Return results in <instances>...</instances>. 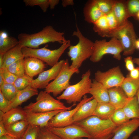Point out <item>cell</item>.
I'll use <instances>...</instances> for the list:
<instances>
[{
	"instance_id": "cell-49",
	"label": "cell",
	"mask_w": 139,
	"mask_h": 139,
	"mask_svg": "<svg viewBox=\"0 0 139 139\" xmlns=\"http://www.w3.org/2000/svg\"><path fill=\"white\" fill-rule=\"evenodd\" d=\"M4 54L0 53V68H1L3 63V56Z\"/></svg>"
},
{
	"instance_id": "cell-9",
	"label": "cell",
	"mask_w": 139,
	"mask_h": 139,
	"mask_svg": "<svg viewBox=\"0 0 139 139\" xmlns=\"http://www.w3.org/2000/svg\"><path fill=\"white\" fill-rule=\"evenodd\" d=\"M79 72V69L70 68L68 60L66 59L59 74L49 83L45 89V91L49 93H52L54 97L57 96L70 85L69 81L72 75Z\"/></svg>"
},
{
	"instance_id": "cell-26",
	"label": "cell",
	"mask_w": 139,
	"mask_h": 139,
	"mask_svg": "<svg viewBox=\"0 0 139 139\" xmlns=\"http://www.w3.org/2000/svg\"><path fill=\"white\" fill-rule=\"evenodd\" d=\"M120 86L129 98L133 97L139 89V78L133 79L127 75Z\"/></svg>"
},
{
	"instance_id": "cell-20",
	"label": "cell",
	"mask_w": 139,
	"mask_h": 139,
	"mask_svg": "<svg viewBox=\"0 0 139 139\" xmlns=\"http://www.w3.org/2000/svg\"><path fill=\"white\" fill-rule=\"evenodd\" d=\"M97 103L96 100L93 99L83 104L74 115L73 118V123L93 115Z\"/></svg>"
},
{
	"instance_id": "cell-8",
	"label": "cell",
	"mask_w": 139,
	"mask_h": 139,
	"mask_svg": "<svg viewBox=\"0 0 139 139\" xmlns=\"http://www.w3.org/2000/svg\"><path fill=\"white\" fill-rule=\"evenodd\" d=\"M123 50L121 43L115 38H111L108 41L105 39L96 40L93 42V52L90 60L93 62H98L104 55L110 54L115 59L120 60L121 58V53Z\"/></svg>"
},
{
	"instance_id": "cell-10",
	"label": "cell",
	"mask_w": 139,
	"mask_h": 139,
	"mask_svg": "<svg viewBox=\"0 0 139 139\" xmlns=\"http://www.w3.org/2000/svg\"><path fill=\"white\" fill-rule=\"evenodd\" d=\"M95 79L108 89L120 86L125 77L119 66L102 72L97 71L95 73Z\"/></svg>"
},
{
	"instance_id": "cell-4",
	"label": "cell",
	"mask_w": 139,
	"mask_h": 139,
	"mask_svg": "<svg viewBox=\"0 0 139 139\" xmlns=\"http://www.w3.org/2000/svg\"><path fill=\"white\" fill-rule=\"evenodd\" d=\"M74 104L67 107L59 100L54 98L49 93L41 91L38 93L35 102H31L23 108L26 112H48L55 110L66 111L72 109Z\"/></svg>"
},
{
	"instance_id": "cell-56",
	"label": "cell",
	"mask_w": 139,
	"mask_h": 139,
	"mask_svg": "<svg viewBox=\"0 0 139 139\" xmlns=\"http://www.w3.org/2000/svg\"><path fill=\"white\" fill-rule=\"evenodd\" d=\"M132 139H139V137L138 136L135 135L133 137Z\"/></svg>"
},
{
	"instance_id": "cell-25",
	"label": "cell",
	"mask_w": 139,
	"mask_h": 139,
	"mask_svg": "<svg viewBox=\"0 0 139 139\" xmlns=\"http://www.w3.org/2000/svg\"><path fill=\"white\" fill-rule=\"evenodd\" d=\"M19 44L18 39L9 36L5 31H0V53L4 54Z\"/></svg>"
},
{
	"instance_id": "cell-1",
	"label": "cell",
	"mask_w": 139,
	"mask_h": 139,
	"mask_svg": "<svg viewBox=\"0 0 139 139\" xmlns=\"http://www.w3.org/2000/svg\"><path fill=\"white\" fill-rule=\"evenodd\" d=\"M64 33L56 31L51 25H47L38 32L33 34L21 33L18 37L19 44L22 47L38 49L39 46L49 42H57L61 44L67 40Z\"/></svg>"
},
{
	"instance_id": "cell-31",
	"label": "cell",
	"mask_w": 139,
	"mask_h": 139,
	"mask_svg": "<svg viewBox=\"0 0 139 139\" xmlns=\"http://www.w3.org/2000/svg\"><path fill=\"white\" fill-rule=\"evenodd\" d=\"M0 91L5 98L10 101L14 98L19 91L13 84L5 83L0 86Z\"/></svg>"
},
{
	"instance_id": "cell-17",
	"label": "cell",
	"mask_w": 139,
	"mask_h": 139,
	"mask_svg": "<svg viewBox=\"0 0 139 139\" xmlns=\"http://www.w3.org/2000/svg\"><path fill=\"white\" fill-rule=\"evenodd\" d=\"M24 64L25 73L32 78L43 71L46 67L43 61L33 57H24Z\"/></svg>"
},
{
	"instance_id": "cell-13",
	"label": "cell",
	"mask_w": 139,
	"mask_h": 139,
	"mask_svg": "<svg viewBox=\"0 0 139 139\" xmlns=\"http://www.w3.org/2000/svg\"><path fill=\"white\" fill-rule=\"evenodd\" d=\"M65 60L58 62L51 68L41 72L38 77L33 80L30 85L37 89H45L51 80H54L59 74Z\"/></svg>"
},
{
	"instance_id": "cell-54",
	"label": "cell",
	"mask_w": 139,
	"mask_h": 139,
	"mask_svg": "<svg viewBox=\"0 0 139 139\" xmlns=\"http://www.w3.org/2000/svg\"><path fill=\"white\" fill-rule=\"evenodd\" d=\"M136 96V97L138 102L139 106V89L138 91Z\"/></svg>"
},
{
	"instance_id": "cell-36",
	"label": "cell",
	"mask_w": 139,
	"mask_h": 139,
	"mask_svg": "<svg viewBox=\"0 0 139 139\" xmlns=\"http://www.w3.org/2000/svg\"><path fill=\"white\" fill-rule=\"evenodd\" d=\"M37 139H62L47 127H39Z\"/></svg>"
},
{
	"instance_id": "cell-44",
	"label": "cell",
	"mask_w": 139,
	"mask_h": 139,
	"mask_svg": "<svg viewBox=\"0 0 139 139\" xmlns=\"http://www.w3.org/2000/svg\"><path fill=\"white\" fill-rule=\"evenodd\" d=\"M129 77L133 79H137L139 78V67L135 68L129 72L128 75Z\"/></svg>"
},
{
	"instance_id": "cell-50",
	"label": "cell",
	"mask_w": 139,
	"mask_h": 139,
	"mask_svg": "<svg viewBox=\"0 0 139 139\" xmlns=\"http://www.w3.org/2000/svg\"><path fill=\"white\" fill-rule=\"evenodd\" d=\"M114 134H110L106 136L97 139H110L113 136ZM76 139H83L82 138H79Z\"/></svg>"
},
{
	"instance_id": "cell-16",
	"label": "cell",
	"mask_w": 139,
	"mask_h": 139,
	"mask_svg": "<svg viewBox=\"0 0 139 139\" xmlns=\"http://www.w3.org/2000/svg\"><path fill=\"white\" fill-rule=\"evenodd\" d=\"M109 103L117 109L123 108L128 101V97L121 86L108 89Z\"/></svg>"
},
{
	"instance_id": "cell-23",
	"label": "cell",
	"mask_w": 139,
	"mask_h": 139,
	"mask_svg": "<svg viewBox=\"0 0 139 139\" xmlns=\"http://www.w3.org/2000/svg\"><path fill=\"white\" fill-rule=\"evenodd\" d=\"M22 47L19 44L4 54L3 63L1 68L7 69L11 64L24 58L22 51Z\"/></svg>"
},
{
	"instance_id": "cell-30",
	"label": "cell",
	"mask_w": 139,
	"mask_h": 139,
	"mask_svg": "<svg viewBox=\"0 0 139 139\" xmlns=\"http://www.w3.org/2000/svg\"><path fill=\"white\" fill-rule=\"evenodd\" d=\"M93 24L94 31L101 37H106L110 31L106 14L100 17Z\"/></svg>"
},
{
	"instance_id": "cell-51",
	"label": "cell",
	"mask_w": 139,
	"mask_h": 139,
	"mask_svg": "<svg viewBox=\"0 0 139 139\" xmlns=\"http://www.w3.org/2000/svg\"><path fill=\"white\" fill-rule=\"evenodd\" d=\"M134 63L137 65L139 67V58H134L133 59Z\"/></svg>"
},
{
	"instance_id": "cell-19",
	"label": "cell",
	"mask_w": 139,
	"mask_h": 139,
	"mask_svg": "<svg viewBox=\"0 0 139 139\" xmlns=\"http://www.w3.org/2000/svg\"><path fill=\"white\" fill-rule=\"evenodd\" d=\"M89 93L92 95L98 103L109 102L108 89L95 79L92 82Z\"/></svg>"
},
{
	"instance_id": "cell-29",
	"label": "cell",
	"mask_w": 139,
	"mask_h": 139,
	"mask_svg": "<svg viewBox=\"0 0 139 139\" xmlns=\"http://www.w3.org/2000/svg\"><path fill=\"white\" fill-rule=\"evenodd\" d=\"M123 108L129 120L139 118V106L136 96L129 98Z\"/></svg>"
},
{
	"instance_id": "cell-34",
	"label": "cell",
	"mask_w": 139,
	"mask_h": 139,
	"mask_svg": "<svg viewBox=\"0 0 139 139\" xmlns=\"http://www.w3.org/2000/svg\"><path fill=\"white\" fill-rule=\"evenodd\" d=\"M33 80L32 77L25 73L23 76L18 77L13 84L18 90H21L30 85Z\"/></svg>"
},
{
	"instance_id": "cell-46",
	"label": "cell",
	"mask_w": 139,
	"mask_h": 139,
	"mask_svg": "<svg viewBox=\"0 0 139 139\" xmlns=\"http://www.w3.org/2000/svg\"><path fill=\"white\" fill-rule=\"evenodd\" d=\"M74 4L73 1V0H62V4L63 7H66L67 6H73Z\"/></svg>"
},
{
	"instance_id": "cell-27",
	"label": "cell",
	"mask_w": 139,
	"mask_h": 139,
	"mask_svg": "<svg viewBox=\"0 0 139 139\" xmlns=\"http://www.w3.org/2000/svg\"><path fill=\"white\" fill-rule=\"evenodd\" d=\"M29 124L26 119L20 120L5 126L7 132L13 136L21 138Z\"/></svg>"
},
{
	"instance_id": "cell-41",
	"label": "cell",
	"mask_w": 139,
	"mask_h": 139,
	"mask_svg": "<svg viewBox=\"0 0 139 139\" xmlns=\"http://www.w3.org/2000/svg\"><path fill=\"white\" fill-rule=\"evenodd\" d=\"M1 74L4 83L13 84L18 77L7 70L6 69H0Z\"/></svg>"
},
{
	"instance_id": "cell-53",
	"label": "cell",
	"mask_w": 139,
	"mask_h": 139,
	"mask_svg": "<svg viewBox=\"0 0 139 139\" xmlns=\"http://www.w3.org/2000/svg\"><path fill=\"white\" fill-rule=\"evenodd\" d=\"M135 48L139 50V39L136 40L135 43Z\"/></svg>"
},
{
	"instance_id": "cell-15",
	"label": "cell",
	"mask_w": 139,
	"mask_h": 139,
	"mask_svg": "<svg viewBox=\"0 0 139 139\" xmlns=\"http://www.w3.org/2000/svg\"><path fill=\"white\" fill-rule=\"evenodd\" d=\"M139 127V118L132 119L118 126L110 139H128Z\"/></svg>"
},
{
	"instance_id": "cell-32",
	"label": "cell",
	"mask_w": 139,
	"mask_h": 139,
	"mask_svg": "<svg viewBox=\"0 0 139 139\" xmlns=\"http://www.w3.org/2000/svg\"><path fill=\"white\" fill-rule=\"evenodd\" d=\"M24 58L12 63L6 69L18 77L23 76L25 73L24 64Z\"/></svg>"
},
{
	"instance_id": "cell-39",
	"label": "cell",
	"mask_w": 139,
	"mask_h": 139,
	"mask_svg": "<svg viewBox=\"0 0 139 139\" xmlns=\"http://www.w3.org/2000/svg\"><path fill=\"white\" fill-rule=\"evenodd\" d=\"M39 126L29 124L21 139H37Z\"/></svg>"
},
{
	"instance_id": "cell-47",
	"label": "cell",
	"mask_w": 139,
	"mask_h": 139,
	"mask_svg": "<svg viewBox=\"0 0 139 139\" xmlns=\"http://www.w3.org/2000/svg\"><path fill=\"white\" fill-rule=\"evenodd\" d=\"M59 0H49V6L51 9H54L55 6L59 3Z\"/></svg>"
},
{
	"instance_id": "cell-52",
	"label": "cell",
	"mask_w": 139,
	"mask_h": 139,
	"mask_svg": "<svg viewBox=\"0 0 139 139\" xmlns=\"http://www.w3.org/2000/svg\"><path fill=\"white\" fill-rule=\"evenodd\" d=\"M4 83V80L1 74H0V86Z\"/></svg>"
},
{
	"instance_id": "cell-18",
	"label": "cell",
	"mask_w": 139,
	"mask_h": 139,
	"mask_svg": "<svg viewBox=\"0 0 139 139\" xmlns=\"http://www.w3.org/2000/svg\"><path fill=\"white\" fill-rule=\"evenodd\" d=\"M83 13L85 20L89 23L93 24L104 15L100 10L95 0L87 2L84 7Z\"/></svg>"
},
{
	"instance_id": "cell-5",
	"label": "cell",
	"mask_w": 139,
	"mask_h": 139,
	"mask_svg": "<svg viewBox=\"0 0 139 139\" xmlns=\"http://www.w3.org/2000/svg\"><path fill=\"white\" fill-rule=\"evenodd\" d=\"M106 37H115L118 40L123 47L124 56H128L135 51L136 36L133 24L128 20L116 29L110 31Z\"/></svg>"
},
{
	"instance_id": "cell-11",
	"label": "cell",
	"mask_w": 139,
	"mask_h": 139,
	"mask_svg": "<svg viewBox=\"0 0 139 139\" xmlns=\"http://www.w3.org/2000/svg\"><path fill=\"white\" fill-rule=\"evenodd\" d=\"M93 99L92 96L88 98L86 95H85L74 108L69 110L62 111L54 116L49 121L47 127H60L72 124L73 123V117L79 108L84 103Z\"/></svg>"
},
{
	"instance_id": "cell-21",
	"label": "cell",
	"mask_w": 139,
	"mask_h": 139,
	"mask_svg": "<svg viewBox=\"0 0 139 139\" xmlns=\"http://www.w3.org/2000/svg\"><path fill=\"white\" fill-rule=\"evenodd\" d=\"M27 113L23 109L18 107L13 108L4 113L1 121L4 126L17 121L26 119Z\"/></svg>"
},
{
	"instance_id": "cell-22",
	"label": "cell",
	"mask_w": 139,
	"mask_h": 139,
	"mask_svg": "<svg viewBox=\"0 0 139 139\" xmlns=\"http://www.w3.org/2000/svg\"><path fill=\"white\" fill-rule=\"evenodd\" d=\"M38 89L30 85L23 90H19L14 98L10 101L11 107L12 108L18 107L32 96L38 95Z\"/></svg>"
},
{
	"instance_id": "cell-40",
	"label": "cell",
	"mask_w": 139,
	"mask_h": 139,
	"mask_svg": "<svg viewBox=\"0 0 139 139\" xmlns=\"http://www.w3.org/2000/svg\"><path fill=\"white\" fill-rule=\"evenodd\" d=\"M106 15L108 26L110 31L116 29L120 26L112 11Z\"/></svg>"
},
{
	"instance_id": "cell-7",
	"label": "cell",
	"mask_w": 139,
	"mask_h": 139,
	"mask_svg": "<svg viewBox=\"0 0 139 139\" xmlns=\"http://www.w3.org/2000/svg\"><path fill=\"white\" fill-rule=\"evenodd\" d=\"M91 72L89 70L82 76L81 80L75 84L70 85L59 96L57 97L60 100H64L69 104L73 103L76 105L80 102L82 98L87 93H89L92 81L90 79Z\"/></svg>"
},
{
	"instance_id": "cell-33",
	"label": "cell",
	"mask_w": 139,
	"mask_h": 139,
	"mask_svg": "<svg viewBox=\"0 0 139 139\" xmlns=\"http://www.w3.org/2000/svg\"><path fill=\"white\" fill-rule=\"evenodd\" d=\"M110 119L117 126L129 120L126 116L123 108L115 109Z\"/></svg>"
},
{
	"instance_id": "cell-6",
	"label": "cell",
	"mask_w": 139,
	"mask_h": 139,
	"mask_svg": "<svg viewBox=\"0 0 139 139\" xmlns=\"http://www.w3.org/2000/svg\"><path fill=\"white\" fill-rule=\"evenodd\" d=\"M71 45L70 40H67L57 49L50 50L47 48L48 45H46L44 47L38 49L22 47V51L24 57H31L37 58L50 66L53 67L58 62L65 50Z\"/></svg>"
},
{
	"instance_id": "cell-24",
	"label": "cell",
	"mask_w": 139,
	"mask_h": 139,
	"mask_svg": "<svg viewBox=\"0 0 139 139\" xmlns=\"http://www.w3.org/2000/svg\"><path fill=\"white\" fill-rule=\"evenodd\" d=\"M112 11L120 25L124 23L129 17L126 1L115 0Z\"/></svg>"
},
{
	"instance_id": "cell-38",
	"label": "cell",
	"mask_w": 139,
	"mask_h": 139,
	"mask_svg": "<svg viewBox=\"0 0 139 139\" xmlns=\"http://www.w3.org/2000/svg\"><path fill=\"white\" fill-rule=\"evenodd\" d=\"M23 2L26 6H33L37 5L43 11L45 12L49 6V0H24Z\"/></svg>"
},
{
	"instance_id": "cell-55",
	"label": "cell",
	"mask_w": 139,
	"mask_h": 139,
	"mask_svg": "<svg viewBox=\"0 0 139 139\" xmlns=\"http://www.w3.org/2000/svg\"><path fill=\"white\" fill-rule=\"evenodd\" d=\"M134 17L136 19L139 21V12Z\"/></svg>"
},
{
	"instance_id": "cell-3",
	"label": "cell",
	"mask_w": 139,
	"mask_h": 139,
	"mask_svg": "<svg viewBox=\"0 0 139 139\" xmlns=\"http://www.w3.org/2000/svg\"><path fill=\"white\" fill-rule=\"evenodd\" d=\"M73 123L82 128L91 139H97L114 134L118 126L110 119H103L94 115Z\"/></svg>"
},
{
	"instance_id": "cell-43",
	"label": "cell",
	"mask_w": 139,
	"mask_h": 139,
	"mask_svg": "<svg viewBox=\"0 0 139 139\" xmlns=\"http://www.w3.org/2000/svg\"><path fill=\"white\" fill-rule=\"evenodd\" d=\"M124 61L126 69L129 72L135 67H134L133 59L131 56H127L124 58Z\"/></svg>"
},
{
	"instance_id": "cell-28",
	"label": "cell",
	"mask_w": 139,
	"mask_h": 139,
	"mask_svg": "<svg viewBox=\"0 0 139 139\" xmlns=\"http://www.w3.org/2000/svg\"><path fill=\"white\" fill-rule=\"evenodd\" d=\"M115 109L109 102L98 103L93 115L104 119H110Z\"/></svg>"
},
{
	"instance_id": "cell-35",
	"label": "cell",
	"mask_w": 139,
	"mask_h": 139,
	"mask_svg": "<svg viewBox=\"0 0 139 139\" xmlns=\"http://www.w3.org/2000/svg\"><path fill=\"white\" fill-rule=\"evenodd\" d=\"M95 1L101 12L106 14L112 11L115 0H95Z\"/></svg>"
},
{
	"instance_id": "cell-14",
	"label": "cell",
	"mask_w": 139,
	"mask_h": 139,
	"mask_svg": "<svg viewBox=\"0 0 139 139\" xmlns=\"http://www.w3.org/2000/svg\"><path fill=\"white\" fill-rule=\"evenodd\" d=\"M63 110H55L48 112H26V120L29 124L41 127L48 126L49 121L57 114Z\"/></svg>"
},
{
	"instance_id": "cell-37",
	"label": "cell",
	"mask_w": 139,
	"mask_h": 139,
	"mask_svg": "<svg viewBox=\"0 0 139 139\" xmlns=\"http://www.w3.org/2000/svg\"><path fill=\"white\" fill-rule=\"evenodd\" d=\"M126 3L129 17H134L139 12V0H127Z\"/></svg>"
},
{
	"instance_id": "cell-45",
	"label": "cell",
	"mask_w": 139,
	"mask_h": 139,
	"mask_svg": "<svg viewBox=\"0 0 139 139\" xmlns=\"http://www.w3.org/2000/svg\"><path fill=\"white\" fill-rule=\"evenodd\" d=\"M5 135L13 136L7 131L2 122L0 121V137Z\"/></svg>"
},
{
	"instance_id": "cell-48",
	"label": "cell",
	"mask_w": 139,
	"mask_h": 139,
	"mask_svg": "<svg viewBox=\"0 0 139 139\" xmlns=\"http://www.w3.org/2000/svg\"><path fill=\"white\" fill-rule=\"evenodd\" d=\"M0 139H21L9 135H5L0 137Z\"/></svg>"
},
{
	"instance_id": "cell-12",
	"label": "cell",
	"mask_w": 139,
	"mask_h": 139,
	"mask_svg": "<svg viewBox=\"0 0 139 139\" xmlns=\"http://www.w3.org/2000/svg\"><path fill=\"white\" fill-rule=\"evenodd\" d=\"M46 127L62 139H76L83 137L91 139V137L84 129L74 123L63 127Z\"/></svg>"
},
{
	"instance_id": "cell-42",
	"label": "cell",
	"mask_w": 139,
	"mask_h": 139,
	"mask_svg": "<svg viewBox=\"0 0 139 139\" xmlns=\"http://www.w3.org/2000/svg\"><path fill=\"white\" fill-rule=\"evenodd\" d=\"M12 108L10 101L5 98L0 91V110L5 113Z\"/></svg>"
},
{
	"instance_id": "cell-2",
	"label": "cell",
	"mask_w": 139,
	"mask_h": 139,
	"mask_svg": "<svg viewBox=\"0 0 139 139\" xmlns=\"http://www.w3.org/2000/svg\"><path fill=\"white\" fill-rule=\"evenodd\" d=\"M76 30L73 32L72 36L77 37L79 42L76 45L69 47L67 54L72 61L70 68L79 69L83 62L92 56L93 42L83 35L76 24Z\"/></svg>"
}]
</instances>
